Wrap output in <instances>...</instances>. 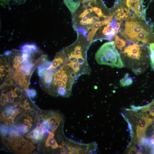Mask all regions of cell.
<instances>
[{"label":"cell","mask_w":154,"mask_h":154,"mask_svg":"<svg viewBox=\"0 0 154 154\" xmlns=\"http://www.w3.org/2000/svg\"><path fill=\"white\" fill-rule=\"evenodd\" d=\"M97 145L95 142L88 144L87 153H95Z\"/></svg>","instance_id":"cell-20"},{"label":"cell","mask_w":154,"mask_h":154,"mask_svg":"<svg viewBox=\"0 0 154 154\" xmlns=\"http://www.w3.org/2000/svg\"><path fill=\"white\" fill-rule=\"evenodd\" d=\"M64 3L72 15L79 7L80 0H63Z\"/></svg>","instance_id":"cell-14"},{"label":"cell","mask_w":154,"mask_h":154,"mask_svg":"<svg viewBox=\"0 0 154 154\" xmlns=\"http://www.w3.org/2000/svg\"><path fill=\"white\" fill-rule=\"evenodd\" d=\"M150 153L151 154H154V148H152Z\"/></svg>","instance_id":"cell-31"},{"label":"cell","mask_w":154,"mask_h":154,"mask_svg":"<svg viewBox=\"0 0 154 154\" xmlns=\"http://www.w3.org/2000/svg\"><path fill=\"white\" fill-rule=\"evenodd\" d=\"M124 26L121 35L128 40L143 44L154 43V28L145 19L134 14L127 19Z\"/></svg>","instance_id":"cell-1"},{"label":"cell","mask_w":154,"mask_h":154,"mask_svg":"<svg viewBox=\"0 0 154 154\" xmlns=\"http://www.w3.org/2000/svg\"><path fill=\"white\" fill-rule=\"evenodd\" d=\"M141 110L142 113L148 112L150 115L154 117V99L151 103L143 106Z\"/></svg>","instance_id":"cell-16"},{"label":"cell","mask_w":154,"mask_h":154,"mask_svg":"<svg viewBox=\"0 0 154 154\" xmlns=\"http://www.w3.org/2000/svg\"><path fill=\"white\" fill-rule=\"evenodd\" d=\"M149 49L150 52V63L151 67L154 70V43L149 44Z\"/></svg>","instance_id":"cell-19"},{"label":"cell","mask_w":154,"mask_h":154,"mask_svg":"<svg viewBox=\"0 0 154 154\" xmlns=\"http://www.w3.org/2000/svg\"><path fill=\"white\" fill-rule=\"evenodd\" d=\"M151 138H154V134L152 136V137H151Z\"/></svg>","instance_id":"cell-32"},{"label":"cell","mask_w":154,"mask_h":154,"mask_svg":"<svg viewBox=\"0 0 154 154\" xmlns=\"http://www.w3.org/2000/svg\"><path fill=\"white\" fill-rule=\"evenodd\" d=\"M1 3V4H8L9 3L10 1L11 0H0ZM15 3L17 4H20L23 3H24L26 0H12Z\"/></svg>","instance_id":"cell-23"},{"label":"cell","mask_w":154,"mask_h":154,"mask_svg":"<svg viewBox=\"0 0 154 154\" xmlns=\"http://www.w3.org/2000/svg\"><path fill=\"white\" fill-rule=\"evenodd\" d=\"M114 42L116 47L120 51H121L123 48L125 46L126 42L125 40L120 38L118 36L116 35Z\"/></svg>","instance_id":"cell-18"},{"label":"cell","mask_w":154,"mask_h":154,"mask_svg":"<svg viewBox=\"0 0 154 154\" xmlns=\"http://www.w3.org/2000/svg\"><path fill=\"white\" fill-rule=\"evenodd\" d=\"M116 19H114L110 23V24L111 28L114 30H119L120 28L121 23L117 22Z\"/></svg>","instance_id":"cell-21"},{"label":"cell","mask_w":154,"mask_h":154,"mask_svg":"<svg viewBox=\"0 0 154 154\" xmlns=\"http://www.w3.org/2000/svg\"><path fill=\"white\" fill-rule=\"evenodd\" d=\"M27 92L29 97L32 98H35L37 94L36 90L33 89H28Z\"/></svg>","instance_id":"cell-24"},{"label":"cell","mask_w":154,"mask_h":154,"mask_svg":"<svg viewBox=\"0 0 154 154\" xmlns=\"http://www.w3.org/2000/svg\"><path fill=\"white\" fill-rule=\"evenodd\" d=\"M140 114L141 119L138 121L136 129L137 136L139 141L145 137L147 129L153 121L152 119L149 117L147 113Z\"/></svg>","instance_id":"cell-5"},{"label":"cell","mask_w":154,"mask_h":154,"mask_svg":"<svg viewBox=\"0 0 154 154\" xmlns=\"http://www.w3.org/2000/svg\"><path fill=\"white\" fill-rule=\"evenodd\" d=\"M31 77V75L30 73H27L24 76V79L27 82H28L29 81Z\"/></svg>","instance_id":"cell-27"},{"label":"cell","mask_w":154,"mask_h":154,"mask_svg":"<svg viewBox=\"0 0 154 154\" xmlns=\"http://www.w3.org/2000/svg\"><path fill=\"white\" fill-rule=\"evenodd\" d=\"M63 119L62 116L57 112H54L52 115L46 119L49 122L51 131L54 132L56 130Z\"/></svg>","instance_id":"cell-9"},{"label":"cell","mask_w":154,"mask_h":154,"mask_svg":"<svg viewBox=\"0 0 154 154\" xmlns=\"http://www.w3.org/2000/svg\"><path fill=\"white\" fill-rule=\"evenodd\" d=\"M133 82L132 78L130 76L129 74L127 73L123 78L120 81L121 85L123 87L128 86L131 85Z\"/></svg>","instance_id":"cell-17"},{"label":"cell","mask_w":154,"mask_h":154,"mask_svg":"<svg viewBox=\"0 0 154 154\" xmlns=\"http://www.w3.org/2000/svg\"><path fill=\"white\" fill-rule=\"evenodd\" d=\"M54 135L53 132L51 131L49 133L44 141V148H48L49 147H51L52 149L57 148L61 149L62 148V145H58L56 140L53 137Z\"/></svg>","instance_id":"cell-11"},{"label":"cell","mask_w":154,"mask_h":154,"mask_svg":"<svg viewBox=\"0 0 154 154\" xmlns=\"http://www.w3.org/2000/svg\"><path fill=\"white\" fill-rule=\"evenodd\" d=\"M34 66L33 63H30L25 66L22 65L21 69L24 72L28 73L33 68Z\"/></svg>","instance_id":"cell-22"},{"label":"cell","mask_w":154,"mask_h":154,"mask_svg":"<svg viewBox=\"0 0 154 154\" xmlns=\"http://www.w3.org/2000/svg\"><path fill=\"white\" fill-rule=\"evenodd\" d=\"M0 68L1 71H3L5 69V66L3 65H2L1 66Z\"/></svg>","instance_id":"cell-30"},{"label":"cell","mask_w":154,"mask_h":154,"mask_svg":"<svg viewBox=\"0 0 154 154\" xmlns=\"http://www.w3.org/2000/svg\"><path fill=\"white\" fill-rule=\"evenodd\" d=\"M23 109L20 107L7 106L1 109L0 121L8 127L14 126L15 118L22 112Z\"/></svg>","instance_id":"cell-4"},{"label":"cell","mask_w":154,"mask_h":154,"mask_svg":"<svg viewBox=\"0 0 154 154\" xmlns=\"http://www.w3.org/2000/svg\"><path fill=\"white\" fill-rule=\"evenodd\" d=\"M118 31L114 30L109 24L104 27L102 33L103 35H105L104 39L110 40L113 39L115 35L117 33Z\"/></svg>","instance_id":"cell-13"},{"label":"cell","mask_w":154,"mask_h":154,"mask_svg":"<svg viewBox=\"0 0 154 154\" xmlns=\"http://www.w3.org/2000/svg\"><path fill=\"white\" fill-rule=\"evenodd\" d=\"M95 58L100 64L118 68L125 67L121 56L116 48L114 41L107 42L103 44L96 52Z\"/></svg>","instance_id":"cell-3"},{"label":"cell","mask_w":154,"mask_h":154,"mask_svg":"<svg viewBox=\"0 0 154 154\" xmlns=\"http://www.w3.org/2000/svg\"><path fill=\"white\" fill-rule=\"evenodd\" d=\"M129 9L126 6H121L117 8L112 13L115 19L117 21L127 19L130 17Z\"/></svg>","instance_id":"cell-8"},{"label":"cell","mask_w":154,"mask_h":154,"mask_svg":"<svg viewBox=\"0 0 154 154\" xmlns=\"http://www.w3.org/2000/svg\"><path fill=\"white\" fill-rule=\"evenodd\" d=\"M12 84V82L10 79L7 80L5 83V84L6 85H9Z\"/></svg>","instance_id":"cell-28"},{"label":"cell","mask_w":154,"mask_h":154,"mask_svg":"<svg viewBox=\"0 0 154 154\" xmlns=\"http://www.w3.org/2000/svg\"><path fill=\"white\" fill-rule=\"evenodd\" d=\"M137 149L134 146L131 147L128 151V154H137Z\"/></svg>","instance_id":"cell-25"},{"label":"cell","mask_w":154,"mask_h":154,"mask_svg":"<svg viewBox=\"0 0 154 154\" xmlns=\"http://www.w3.org/2000/svg\"><path fill=\"white\" fill-rule=\"evenodd\" d=\"M24 60H25V59L24 58V57L22 55H21V56L20 55L19 56L18 55L17 59V62L20 64H21L23 62H24Z\"/></svg>","instance_id":"cell-26"},{"label":"cell","mask_w":154,"mask_h":154,"mask_svg":"<svg viewBox=\"0 0 154 154\" xmlns=\"http://www.w3.org/2000/svg\"><path fill=\"white\" fill-rule=\"evenodd\" d=\"M15 136L9 132L1 135V143L3 146L8 149H11Z\"/></svg>","instance_id":"cell-12"},{"label":"cell","mask_w":154,"mask_h":154,"mask_svg":"<svg viewBox=\"0 0 154 154\" xmlns=\"http://www.w3.org/2000/svg\"><path fill=\"white\" fill-rule=\"evenodd\" d=\"M125 5L132 10L136 16L145 19L144 13L142 11L141 0H124Z\"/></svg>","instance_id":"cell-7"},{"label":"cell","mask_w":154,"mask_h":154,"mask_svg":"<svg viewBox=\"0 0 154 154\" xmlns=\"http://www.w3.org/2000/svg\"><path fill=\"white\" fill-rule=\"evenodd\" d=\"M14 139L25 148L27 153H31L36 149V147L32 141L25 139L21 135L15 137Z\"/></svg>","instance_id":"cell-10"},{"label":"cell","mask_w":154,"mask_h":154,"mask_svg":"<svg viewBox=\"0 0 154 154\" xmlns=\"http://www.w3.org/2000/svg\"><path fill=\"white\" fill-rule=\"evenodd\" d=\"M20 50L25 51L31 54L36 52L38 50V47L35 44H26L21 45Z\"/></svg>","instance_id":"cell-15"},{"label":"cell","mask_w":154,"mask_h":154,"mask_svg":"<svg viewBox=\"0 0 154 154\" xmlns=\"http://www.w3.org/2000/svg\"><path fill=\"white\" fill-rule=\"evenodd\" d=\"M145 47L143 44L134 43L125 47L122 52L125 66L135 75L143 72L150 63L149 47Z\"/></svg>","instance_id":"cell-2"},{"label":"cell","mask_w":154,"mask_h":154,"mask_svg":"<svg viewBox=\"0 0 154 154\" xmlns=\"http://www.w3.org/2000/svg\"><path fill=\"white\" fill-rule=\"evenodd\" d=\"M47 135L44 129L40 125H37L35 128L26 135V137L33 143H36L42 141Z\"/></svg>","instance_id":"cell-6"},{"label":"cell","mask_w":154,"mask_h":154,"mask_svg":"<svg viewBox=\"0 0 154 154\" xmlns=\"http://www.w3.org/2000/svg\"><path fill=\"white\" fill-rule=\"evenodd\" d=\"M19 76L17 73H15L13 75V78L15 80H17L19 78Z\"/></svg>","instance_id":"cell-29"}]
</instances>
